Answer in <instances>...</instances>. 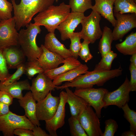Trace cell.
Here are the masks:
<instances>
[{
	"instance_id": "cell-1",
	"label": "cell",
	"mask_w": 136,
	"mask_h": 136,
	"mask_svg": "<svg viewBox=\"0 0 136 136\" xmlns=\"http://www.w3.org/2000/svg\"><path fill=\"white\" fill-rule=\"evenodd\" d=\"M14 11L15 27L17 31L30 23L33 16L53 5L55 0H21L17 4L11 0Z\"/></svg>"
},
{
	"instance_id": "cell-2",
	"label": "cell",
	"mask_w": 136,
	"mask_h": 136,
	"mask_svg": "<svg viewBox=\"0 0 136 136\" xmlns=\"http://www.w3.org/2000/svg\"><path fill=\"white\" fill-rule=\"evenodd\" d=\"M122 71V68L120 67L109 70H94L92 71H88L71 82H66L60 86H56L55 88L62 90L69 87L80 89L93 87L95 85L101 86L110 80L120 76Z\"/></svg>"
},
{
	"instance_id": "cell-3",
	"label": "cell",
	"mask_w": 136,
	"mask_h": 136,
	"mask_svg": "<svg viewBox=\"0 0 136 136\" xmlns=\"http://www.w3.org/2000/svg\"><path fill=\"white\" fill-rule=\"evenodd\" d=\"M25 26L26 29H21L18 33V46L27 61L37 60L43 52L41 47H39L36 42L37 36L41 31L40 26L30 22Z\"/></svg>"
},
{
	"instance_id": "cell-4",
	"label": "cell",
	"mask_w": 136,
	"mask_h": 136,
	"mask_svg": "<svg viewBox=\"0 0 136 136\" xmlns=\"http://www.w3.org/2000/svg\"><path fill=\"white\" fill-rule=\"evenodd\" d=\"M69 5L64 2L58 6L53 5L39 13L33 18L34 23L43 26L49 32H54L58 26L70 13Z\"/></svg>"
},
{
	"instance_id": "cell-5",
	"label": "cell",
	"mask_w": 136,
	"mask_h": 136,
	"mask_svg": "<svg viewBox=\"0 0 136 136\" xmlns=\"http://www.w3.org/2000/svg\"><path fill=\"white\" fill-rule=\"evenodd\" d=\"M35 125L25 115L21 116L10 111L0 116V131L4 136H13L15 130L23 128L32 130Z\"/></svg>"
},
{
	"instance_id": "cell-6",
	"label": "cell",
	"mask_w": 136,
	"mask_h": 136,
	"mask_svg": "<svg viewBox=\"0 0 136 136\" xmlns=\"http://www.w3.org/2000/svg\"><path fill=\"white\" fill-rule=\"evenodd\" d=\"M101 19L100 15L93 10L90 15L85 17L81 23L82 28L80 32L81 39L93 44L101 37L102 31L99 25Z\"/></svg>"
},
{
	"instance_id": "cell-7",
	"label": "cell",
	"mask_w": 136,
	"mask_h": 136,
	"mask_svg": "<svg viewBox=\"0 0 136 136\" xmlns=\"http://www.w3.org/2000/svg\"><path fill=\"white\" fill-rule=\"evenodd\" d=\"M109 91L106 89L93 87L76 89L74 93L86 101L94 109L95 112L99 118L101 117V111L104 108L105 103L103 98Z\"/></svg>"
},
{
	"instance_id": "cell-8",
	"label": "cell",
	"mask_w": 136,
	"mask_h": 136,
	"mask_svg": "<svg viewBox=\"0 0 136 136\" xmlns=\"http://www.w3.org/2000/svg\"><path fill=\"white\" fill-rule=\"evenodd\" d=\"M78 118L88 136H101L103 132L100 127L99 118L91 106H85Z\"/></svg>"
},
{
	"instance_id": "cell-9",
	"label": "cell",
	"mask_w": 136,
	"mask_h": 136,
	"mask_svg": "<svg viewBox=\"0 0 136 136\" xmlns=\"http://www.w3.org/2000/svg\"><path fill=\"white\" fill-rule=\"evenodd\" d=\"M15 27L14 17L0 21V49L13 46H18V33Z\"/></svg>"
},
{
	"instance_id": "cell-10",
	"label": "cell",
	"mask_w": 136,
	"mask_h": 136,
	"mask_svg": "<svg viewBox=\"0 0 136 136\" xmlns=\"http://www.w3.org/2000/svg\"><path fill=\"white\" fill-rule=\"evenodd\" d=\"M129 81L126 76L123 83L116 90L108 92L103 98L105 103L104 108L110 105H115L121 108L130 100Z\"/></svg>"
},
{
	"instance_id": "cell-11",
	"label": "cell",
	"mask_w": 136,
	"mask_h": 136,
	"mask_svg": "<svg viewBox=\"0 0 136 136\" xmlns=\"http://www.w3.org/2000/svg\"><path fill=\"white\" fill-rule=\"evenodd\" d=\"M52 80L44 73L39 74L32 79L30 90L36 101L42 100L50 91L55 90L56 86Z\"/></svg>"
},
{
	"instance_id": "cell-12",
	"label": "cell",
	"mask_w": 136,
	"mask_h": 136,
	"mask_svg": "<svg viewBox=\"0 0 136 136\" xmlns=\"http://www.w3.org/2000/svg\"><path fill=\"white\" fill-rule=\"evenodd\" d=\"M116 23L114 27L112 34L114 40L122 39L124 36L132 29L136 27V13L127 14L114 13Z\"/></svg>"
},
{
	"instance_id": "cell-13",
	"label": "cell",
	"mask_w": 136,
	"mask_h": 136,
	"mask_svg": "<svg viewBox=\"0 0 136 136\" xmlns=\"http://www.w3.org/2000/svg\"><path fill=\"white\" fill-rule=\"evenodd\" d=\"M60 101L59 96H53L50 91L45 98L38 102L36 115L38 119L45 121L51 119L57 109Z\"/></svg>"
},
{
	"instance_id": "cell-14",
	"label": "cell",
	"mask_w": 136,
	"mask_h": 136,
	"mask_svg": "<svg viewBox=\"0 0 136 136\" xmlns=\"http://www.w3.org/2000/svg\"><path fill=\"white\" fill-rule=\"evenodd\" d=\"M59 103L53 117L49 120L45 121V127L50 136H57V130L62 127L65 123V106L66 101V92L61 91L59 95Z\"/></svg>"
},
{
	"instance_id": "cell-15",
	"label": "cell",
	"mask_w": 136,
	"mask_h": 136,
	"mask_svg": "<svg viewBox=\"0 0 136 136\" xmlns=\"http://www.w3.org/2000/svg\"><path fill=\"white\" fill-rule=\"evenodd\" d=\"M85 16L84 13H70L66 18L57 27V29L61 34L63 41L69 39L78 25L81 23Z\"/></svg>"
},
{
	"instance_id": "cell-16",
	"label": "cell",
	"mask_w": 136,
	"mask_h": 136,
	"mask_svg": "<svg viewBox=\"0 0 136 136\" xmlns=\"http://www.w3.org/2000/svg\"><path fill=\"white\" fill-rule=\"evenodd\" d=\"M3 54L9 69H16L19 65L25 63L26 57L18 46L3 49Z\"/></svg>"
},
{
	"instance_id": "cell-17",
	"label": "cell",
	"mask_w": 136,
	"mask_h": 136,
	"mask_svg": "<svg viewBox=\"0 0 136 136\" xmlns=\"http://www.w3.org/2000/svg\"><path fill=\"white\" fill-rule=\"evenodd\" d=\"M43 52L38 59L39 64L44 71L55 69L63 63L64 59L59 55L49 51L43 45Z\"/></svg>"
},
{
	"instance_id": "cell-18",
	"label": "cell",
	"mask_w": 136,
	"mask_h": 136,
	"mask_svg": "<svg viewBox=\"0 0 136 136\" xmlns=\"http://www.w3.org/2000/svg\"><path fill=\"white\" fill-rule=\"evenodd\" d=\"M18 101L20 106L24 109L26 117L33 124L40 126L41 124L36 115L37 103L31 91L27 92Z\"/></svg>"
},
{
	"instance_id": "cell-19",
	"label": "cell",
	"mask_w": 136,
	"mask_h": 136,
	"mask_svg": "<svg viewBox=\"0 0 136 136\" xmlns=\"http://www.w3.org/2000/svg\"><path fill=\"white\" fill-rule=\"evenodd\" d=\"M43 45L47 49L59 55L64 59L72 56L69 49L57 39L54 32H49L46 35Z\"/></svg>"
},
{
	"instance_id": "cell-20",
	"label": "cell",
	"mask_w": 136,
	"mask_h": 136,
	"mask_svg": "<svg viewBox=\"0 0 136 136\" xmlns=\"http://www.w3.org/2000/svg\"><path fill=\"white\" fill-rule=\"evenodd\" d=\"M95 5L92 10L98 13L111 23L114 27L116 20L113 12V5L115 0H95Z\"/></svg>"
},
{
	"instance_id": "cell-21",
	"label": "cell",
	"mask_w": 136,
	"mask_h": 136,
	"mask_svg": "<svg viewBox=\"0 0 136 136\" xmlns=\"http://www.w3.org/2000/svg\"><path fill=\"white\" fill-rule=\"evenodd\" d=\"M64 89L66 91V103L69 106L71 116L78 118L83 109L85 106L89 105L83 99L75 94L69 87L65 88Z\"/></svg>"
},
{
	"instance_id": "cell-22",
	"label": "cell",
	"mask_w": 136,
	"mask_h": 136,
	"mask_svg": "<svg viewBox=\"0 0 136 136\" xmlns=\"http://www.w3.org/2000/svg\"><path fill=\"white\" fill-rule=\"evenodd\" d=\"M31 86L27 79L16 81L8 85H5L0 81V90L6 91L14 98L18 99L23 97V90H30Z\"/></svg>"
},
{
	"instance_id": "cell-23",
	"label": "cell",
	"mask_w": 136,
	"mask_h": 136,
	"mask_svg": "<svg viewBox=\"0 0 136 136\" xmlns=\"http://www.w3.org/2000/svg\"><path fill=\"white\" fill-rule=\"evenodd\" d=\"M88 69L86 64L81 63L78 66L58 76L53 80V83L57 86L64 82H71L79 76L86 73Z\"/></svg>"
},
{
	"instance_id": "cell-24",
	"label": "cell",
	"mask_w": 136,
	"mask_h": 136,
	"mask_svg": "<svg viewBox=\"0 0 136 136\" xmlns=\"http://www.w3.org/2000/svg\"><path fill=\"white\" fill-rule=\"evenodd\" d=\"M63 63V65L59 67L45 71L44 73L53 80L59 75L78 66L81 64L77 59L72 56L64 59Z\"/></svg>"
},
{
	"instance_id": "cell-25",
	"label": "cell",
	"mask_w": 136,
	"mask_h": 136,
	"mask_svg": "<svg viewBox=\"0 0 136 136\" xmlns=\"http://www.w3.org/2000/svg\"><path fill=\"white\" fill-rule=\"evenodd\" d=\"M117 50L124 55H132L136 53V32H132L122 42L116 44Z\"/></svg>"
},
{
	"instance_id": "cell-26",
	"label": "cell",
	"mask_w": 136,
	"mask_h": 136,
	"mask_svg": "<svg viewBox=\"0 0 136 136\" xmlns=\"http://www.w3.org/2000/svg\"><path fill=\"white\" fill-rule=\"evenodd\" d=\"M101 37L99 44L98 49L102 57L111 50V44L114 40L112 30L105 26Z\"/></svg>"
},
{
	"instance_id": "cell-27",
	"label": "cell",
	"mask_w": 136,
	"mask_h": 136,
	"mask_svg": "<svg viewBox=\"0 0 136 136\" xmlns=\"http://www.w3.org/2000/svg\"><path fill=\"white\" fill-rule=\"evenodd\" d=\"M114 5V13H136V4L133 0H115Z\"/></svg>"
},
{
	"instance_id": "cell-28",
	"label": "cell",
	"mask_w": 136,
	"mask_h": 136,
	"mask_svg": "<svg viewBox=\"0 0 136 136\" xmlns=\"http://www.w3.org/2000/svg\"><path fill=\"white\" fill-rule=\"evenodd\" d=\"M117 56V54L112 50L102 57L100 62L95 65L94 70H111L112 63Z\"/></svg>"
},
{
	"instance_id": "cell-29",
	"label": "cell",
	"mask_w": 136,
	"mask_h": 136,
	"mask_svg": "<svg viewBox=\"0 0 136 136\" xmlns=\"http://www.w3.org/2000/svg\"><path fill=\"white\" fill-rule=\"evenodd\" d=\"M69 5L73 12L84 13L92 7L91 0H69Z\"/></svg>"
},
{
	"instance_id": "cell-30",
	"label": "cell",
	"mask_w": 136,
	"mask_h": 136,
	"mask_svg": "<svg viewBox=\"0 0 136 136\" xmlns=\"http://www.w3.org/2000/svg\"><path fill=\"white\" fill-rule=\"evenodd\" d=\"M71 43L70 46L69 50L72 57L77 59L79 56L78 53L80 49L81 43V39L80 32H74L69 37Z\"/></svg>"
},
{
	"instance_id": "cell-31",
	"label": "cell",
	"mask_w": 136,
	"mask_h": 136,
	"mask_svg": "<svg viewBox=\"0 0 136 136\" xmlns=\"http://www.w3.org/2000/svg\"><path fill=\"white\" fill-rule=\"evenodd\" d=\"M68 122L71 136H88L78 118L71 116L69 118Z\"/></svg>"
},
{
	"instance_id": "cell-32",
	"label": "cell",
	"mask_w": 136,
	"mask_h": 136,
	"mask_svg": "<svg viewBox=\"0 0 136 136\" xmlns=\"http://www.w3.org/2000/svg\"><path fill=\"white\" fill-rule=\"evenodd\" d=\"M25 74L31 79L35 75L44 73V70L40 65L38 60L27 61L25 63Z\"/></svg>"
},
{
	"instance_id": "cell-33",
	"label": "cell",
	"mask_w": 136,
	"mask_h": 136,
	"mask_svg": "<svg viewBox=\"0 0 136 136\" xmlns=\"http://www.w3.org/2000/svg\"><path fill=\"white\" fill-rule=\"evenodd\" d=\"M124 112V116L130 123V130L136 132V112L130 109L128 103L121 108Z\"/></svg>"
},
{
	"instance_id": "cell-34",
	"label": "cell",
	"mask_w": 136,
	"mask_h": 136,
	"mask_svg": "<svg viewBox=\"0 0 136 136\" xmlns=\"http://www.w3.org/2000/svg\"><path fill=\"white\" fill-rule=\"evenodd\" d=\"M13 9L12 3L7 0H0V19L1 20L12 18V12Z\"/></svg>"
},
{
	"instance_id": "cell-35",
	"label": "cell",
	"mask_w": 136,
	"mask_h": 136,
	"mask_svg": "<svg viewBox=\"0 0 136 136\" xmlns=\"http://www.w3.org/2000/svg\"><path fill=\"white\" fill-rule=\"evenodd\" d=\"M25 63H22L17 67L16 71L11 76L3 83L5 85H8L17 81L22 75L25 74Z\"/></svg>"
},
{
	"instance_id": "cell-36",
	"label": "cell",
	"mask_w": 136,
	"mask_h": 136,
	"mask_svg": "<svg viewBox=\"0 0 136 136\" xmlns=\"http://www.w3.org/2000/svg\"><path fill=\"white\" fill-rule=\"evenodd\" d=\"M105 123V130L101 136H114L118 127L117 122L113 119H109L106 120Z\"/></svg>"
},
{
	"instance_id": "cell-37",
	"label": "cell",
	"mask_w": 136,
	"mask_h": 136,
	"mask_svg": "<svg viewBox=\"0 0 136 136\" xmlns=\"http://www.w3.org/2000/svg\"><path fill=\"white\" fill-rule=\"evenodd\" d=\"M8 68L3 54V49H0V81L3 83L11 76Z\"/></svg>"
},
{
	"instance_id": "cell-38",
	"label": "cell",
	"mask_w": 136,
	"mask_h": 136,
	"mask_svg": "<svg viewBox=\"0 0 136 136\" xmlns=\"http://www.w3.org/2000/svg\"><path fill=\"white\" fill-rule=\"evenodd\" d=\"M90 43L88 41L84 40L81 43V47L78 54V56L86 62H87L93 57L89 48V45Z\"/></svg>"
},
{
	"instance_id": "cell-39",
	"label": "cell",
	"mask_w": 136,
	"mask_h": 136,
	"mask_svg": "<svg viewBox=\"0 0 136 136\" xmlns=\"http://www.w3.org/2000/svg\"><path fill=\"white\" fill-rule=\"evenodd\" d=\"M129 70L130 74V79L129 81L130 92L136 91V66L130 63Z\"/></svg>"
},
{
	"instance_id": "cell-40",
	"label": "cell",
	"mask_w": 136,
	"mask_h": 136,
	"mask_svg": "<svg viewBox=\"0 0 136 136\" xmlns=\"http://www.w3.org/2000/svg\"><path fill=\"white\" fill-rule=\"evenodd\" d=\"M14 98L7 92L0 90V102L9 106L11 105Z\"/></svg>"
},
{
	"instance_id": "cell-41",
	"label": "cell",
	"mask_w": 136,
	"mask_h": 136,
	"mask_svg": "<svg viewBox=\"0 0 136 136\" xmlns=\"http://www.w3.org/2000/svg\"><path fill=\"white\" fill-rule=\"evenodd\" d=\"M14 135L19 136H33L31 130L23 128L16 129L14 131Z\"/></svg>"
},
{
	"instance_id": "cell-42",
	"label": "cell",
	"mask_w": 136,
	"mask_h": 136,
	"mask_svg": "<svg viewBox=\"0 0 136 136\" xmlns=\"http://www.w3.org/2000/svg\"><path fill=\"white\" fill-rule=\"evenodd\" d=\"M33 136H50L40 126L35 125L32 130Z\"/></svg>"
},
{
	"instance_id": "cell-43",
	"label": "cell",
	"mask_w": 136,
	"mask_h": 136,
	"mask_svg": "<svg viewBox=\"0 0 136 136\" xmlns=\"http://www.w3.org/2000/svg\"><path fill=\"white\" fill-rule=\"evenodd\" d=\"M10 111L9 106L0 102V116L7 114Z\"/></svg>"
},
{
	"instance_id": "cell-44",
	"label": "cell",
	"mask_w": 136,
	"mask_h": 136,
	"mask_svg": "<svg viewBox=\"0 0 136 136\" xmlns=\"http://www.w3.org/2000/svg\"><path fill=\"white\" fill-rule=\"evenodd\" d=\"M122 136H136V132L129 130L123 132L121 134Z\"/></svg>"
},
{
	"instance_id": "cell-45",
	"label": "cell",
	"mask_w": 136,
	"mask_h": 136,
	"mask_svg": "<svg viewBox=\"0 0 136 136\" xmlns=\"http://www.w3.org/2000/svg\"><path fill=\"white\" fill-rule=\"evenodd\" d=\"M130 61V63L136 66V53L131 55Z\"/></svg>"
},
{
	"instance_id": "cell-46",
	"label": "cell",
	"mask_w": 136,
	"mask_h": 136,
	"mask_svg": "<svg viewBox=\"0 0 136 136\" xmlns=\"http://www.w3.org/2000/svg\"><path fill=\"white\" fill-rule=\"evenodd\" d=\"M134 2L136 3V0H133Z\"/></svg>"
},
{
	"instance_id": "cell-47",
	"label": "cell",
	"mask_w": 136,
	"mask_h": 136,
	"mask_svg": "<svg viewBox=\"0 0 136 136\" xmlns=\"http://www.w3.org/2000/svg\"><path fill=\"white\" fill-rule=\"evenodd\" d=\"M1 20L0 19V21Z\"/></svg>"
}]
</instances>
